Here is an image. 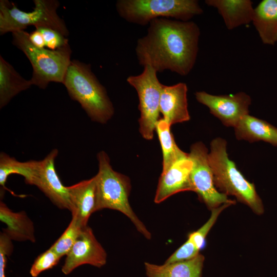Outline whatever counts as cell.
Returning <instances> with one entry per match:
<instances>
[{
    "instance_id": "6da1fadb",
    "label": "cell",
    "mask_w": 277,
    "mask_h": 277,
    "mask_svg": "<svg viewBox=\"0 0 277 277\" xmlns=\"http://www.w3.org/2000/svg\"><path fill=\"white\" fill-rule=\"evenodd\" d=\"M200 35L193 22L155 18L149 24L147 34L137 41L138 63L157 73L168 70L186 76L195 64Z\"/></svg>"
},
{
    "instance_id": "7a4b0ae2",
    "label": "cell",
    "mask_w": 277,
    "mask_h": 277,
    "mask_svg": "<svg viewBox=\"0 0 277 277\" xmlns=\"http://www.w3.org/2000/svg\"><path fill=\"white\" fill-rule=\"evenodd\" d=\"M63 84L70 97L80 104L92 121L106 124L113 115V104L90 64L71 61Z\"/></svg>"
},
{
    "instance_id": "3957f363",
    "label": "cell",
    "mask_w": 277,
    "mask_h": 277,
    "mask_svg": "<svg viewBox=\"0 0 277 277\" xmlns=\"http://www.w3.org/2000/svg\"><path fill=\"white\" fill-rule=\"evenodd\" d=\"M208 160L214 185L220 192L235 196L258 215L264 213V205L254 184L247 181L229 159L224 139L217 137L212 141Z\"/></svg>"
},
{
    "instance_id": "277c9868",
    "label": "cell",
    "mask_w": 277,
    "mask_h": 277,
    "mask_svg": "<svg viewBox=\"0 0 277 277\" xmlns=\"http://www.w3.org/2000/svg\"><path fill=\"white\" fill-rule=\"evenodd\" d=\"M97 159L98 171L94 176L96 185V211L109 209L121 212L128 217L141 234L147 239H151V232L136 215L129 203L130 179L112 169L110 159L105 151L98 152Z\"/></svg>"
},
{
    "instance_id": "5b68a950",
    "label": "cell",
    "mask_w": 277,
    "mask_h": 277,
    "mask_svg": "<svg viewBox=\"0 0 277 277\" xmlns=\"http://www.w3.org/2000/svg\"><path fill=\"white\" fill-rule=\"evenodd\" d=\"M29 34L24 30L12 33V43L21 50L30 61L33 74L32 85L45 89L50 82L63 83L71 62L72 50L69 44L55 50L40 48L30 41Z\"/></svg>"
},
{
    "instance_id": "8992f818",
    "label": "cell",
    "mask_w": 277,
    "mask_h": 277,
    "mask_svg": "<svg viewBox=\"0 0 277 277\" xmlns=\"http://www.w3.org/2000/svg\"><path fill=\"white\" fill-rule=\"evenodd\" d=\"M116 9L127 22L143 26L161 17L187 22L203 12L196 0H118Z\"/></svg>"
},
{
    "instance_id": "52a82bcc",
    "label": "cell",
    "mask_w": 277,
    "mask_h": 277,
    "mask_svg": "<svg viewBox=\"0 0 277 277\" xmlns=\"http://www.w3.org/2000/svg\"><path fill=\"white\" fill-rule=\"evenodd\" d=\"M32 11L24 12L8 1H0V34L24 30L29 26L35 28H50L60 32L63 36L69 35L64 21L60 18L56 10L60 3L56 0H34Z\"/></svg>"
},
{
    "instance_id": "ba28073f",
    "label": "cell",
    "mask_w": 277,
    "mask_h": 277,
    "mask_svg": "<svg viewBox=\"0 0 277 277\" xmlns=\"http://www.w3.org/2000/svg\"><path fill=\"white\" fill-rule=\"evenodd\" d=\"M157 72L151 66L144 67L143 72L127 77V82L134 87L137 93L139 131L146 140L152 139L156 125L160 119V102L162 84L157 77Z\"/></svg>"
},
{
    "instance_id": "9c48e42d",
    "label": "cell",
    "mask_w": 277,
    "mask_h": 277,
    "mask_svg": "<svg viewBox=\"0 0 277 277\" xmlns=\"http://www.w3.org/2000/svg\"><path fill=\"white\" fill-rule=\"evenodd\" d=\"M208 153L202 142H196L191 146L189 156L192 162L190 173L192 191L195 192L200 200L211 210L225 204H234L235 201L229 199L215 187Z\"/></svg>"
},
{
    "instance_id": "30bf717a",
    "label": "cell",
    "mask_w": 277,
    "mask_h": 277,
    "mask_svg": "<svg viewBox=\"0 0 277 277\" xmlns=\"http://www.w3.org/2000/svg\"><path fill=\"white\" fill-rule=\"evenodd\" d=\"M195 95L196 100L207 106L210 112L226 126L234 128L243 117L249 114L251 100L244 92L215 95L205 91H198Z\"/></svg>"
},
{
    "instance_id": "8fae6325",
    "label": "cell",
    "mask_w": 277,
    "mask_h": 277,
    "mask_svg": "<svg viewBox=\"0 0 277 277\" xmlns=\"http://www.w3.org/2000/svg\"><path fill=\"white\" fill-rule=\"evenodd\" d=\"M58 153V150L54 149L43 160L37 161L29 185L36 186L58 208L70 211L67 187L62 184L55 169Z\"/></svg>"
},
{
    "instance_id": "7c38bea8",
    "label": "cell",
    "mask_w": 277,
    "mask_h": 277,
    "mask_svg": "<svg viewBox=\"0 0 277 277\" xmlns=\"http://www.w3.org/2000/svg\"><path fill=\"white\" fill-rule=\"evenodd\" d=\"M107 262L105 250L96 239L92 229L83 227L73 246L66 255L62 271L68 274L84 264L100 268Z\"/></svg>"
},
{
    "instance_id": "4fadbf2b",
    "label": "cell",
    "mask_w": 277,
    "mask_h": 277,
    "mask_svg": "<svg viewBox=\"0 0 277 277\" xmlns=\"http://www.w3.org/2000/svg\"><path fill=\"white\" fill-rule=\"evenodd\" d=\"M192 162L186 155L162 171L159 180L154 202L159 204L179 192L191 191L190 173Z\"/></svg>"
},
{
    "instance_id": "5bb4252c",
    "label": "cell",
    "mask_w": 277,
    "mask_h": 277,
    "mask_svg": "<svg viewBox=\"0 0 277 277\" xmlns=\"http://www.w3.org/2000/svg\"><path fill=\"white\" fill-rule=\"evenodd\" d=\"M72 217L82 227L87 225L91 215L96 211L97 194L95 176L68 186Z\"/></svg>"
},
{
    "instance_id": "9a60e30c",
    "label": "cell",
    "mask_w": 277,
    "mask_h": 277,
    "mask_svg": "<svg viewBox=\"0 0 277 277\" xmlns=\"http://www.w3.org/2000/svg\"><path fill=\"white\" fill-rule=\"evenodd\" d=\"M187 91V86L184 83L172 86L162 85L160 110L163 119L169 125L190 120Z\"/></svg>"
},
{
    "instance_id": "2e32d148",
    "label": "cell",
    "mask_w": 277,
    "mask_h": 277,
    "mask_svg": "<svg viewBox=\"0 0 277 277\" xmlns=\"http://www.w3.org/2000/svg\"><path fill=\"white\" fill-rule=\"evenodd\" d=\"M230 204H225L211 210V213L208 221L197 230L188 235L186 242L176 250L165 262L170 263L192 259L199 254L203 247L206 237L215 224L219 215Z\"/></svg>"
},
{
    "instance_id": "e0dca14e",
    "label": "cell",
    "mask_w": 277,
    "mask_h": 277,
    "mask_svg": "<svg viewBox=\"0 0 277 277\" xmlns=\"http://www.w3.org/2000/svg\"><path fill=\"white\" fill-rule=\"evenodd\" d=\"M205 3L217 9L229 30L252 22L254 8L250 0H206Z\"/></svg>"
},
{
    "instance_id": "ac0fdd59",
    "label": "cell",
    "mask_w": 277,
    "mask_h": 277,
    "mask_svg": "<svg viewBox=\"0 0 277 277\" xmlns=\"http://www.w3.org/2000/svg\"><path fill=\"white\" fill-rule=\"evenodd\" d=\"M0 220L7 225L3 232L12 241L35 242L33 223L24 211L13 212L1 201Z\"/></svg>"
},
{
    "instance_id": "d6986e66",
    "label": "cell",
    "mask_w": 277,
    "mask_h": 277,
    "mask_svg": "<svg viewBox=\"0 0 277 277\" xmlns=\"http://www.w3.org/2000/svg\"><path fill=\"white\" fill-rule=\"evenodd\" d=\"M204 260L200 253L187 260L163 265L145 262L144 266L147 277H201Z\"/></svg>"
},
{
    "instance_id": "ffe728a7",
    "label": "cell",
    "mask_w": 277,
    "mask_h": 277,
    "mask_svg": "<svg viewBox=\"0 0 277 277\" xmlns=\"http://www.w3.org/2000/svg\"><path fill=\"white\" fill-rule=\"evenodd\" d=\"M234 130L238 140L250 143L263 141L277 146V128L263 120L247 114L239 122Z\"/></svg>"
},
{
    "instance_id": "44dd1931",
    "label": "cell",
    "mask_w": 277,
    "mask_h": 277,
    "mask_svg": "<svg viewBox=\"0 0 277 277\" xmlns=\"http://www.w3.org/2000/svg\"><path fill=\"white\" fill-rule=\"evenodd\" d=\"M264 44L277 42V0H263L254 8L252 22Z\"/></svg>"
},
{
    "instance_id": "7402d4cb",
    "label": "cell",
    "mask_w": 277,
    "mask_h": 277,
    "mask_svg": "<svg viewBox=\"0 0 277 277\" xmlns=\"http://www.w3.org/2000/svg\"><path fill=\"white\" fill-rule=\"evenodd\" d=\"M32 85L0 56V108L6 106L11 100L21 91Z\"/></svg>"
},
{
    "instance_id": "603a6c76",
    "label": "cell",
    "mask_w": 277,
    "mask_h": 277,
    "mask_svg": "<svg viewBox=\"0 0 277 277\" xmlns=\"http://www.w3.org/2000/svg\"><path fill=\"white\" fill-rule=\"evenodd\" d=\"M170 127L164 120L160 118L155 127L163 152L162 171L167 170L175 162L188 154L180 149L176 145Z\"/></svg>"
},
{
    "instance_id": "cb8c5ba5",
    "label": "cell",
    "mask_w": 277,
    "mask_h": 277,
    "mask_svg": "<svg viewBox=\"0 0 277 277\" xmlns=\"http://www.w3.org/2000/svg\"><path fill=\"white\" fill-rule=\"evenodd\" d=\"M37 164V161L19 162L14 157L2 152L0 154V185L6 189L5 184L10 175L23 176L26 184H29Z\"/></svg>"
},
{
    "instance_id": "d4e9b609",
    "label": "cell",
    "mask_w": 277,
    "mask_h": 277,
    "mask_svg": "<svg viewBox=\"0 0 277 277\" xmlns=\"http://www.w3.org/2000/svg\"><path fill=\"white\" fill-rule=\"evenodd\" d=\"M83 228L76 219L72 217L67 228L50 248L61 258L66 255L76 241Z\"/></svg>"
},
{
    "instance_id": "484cf974",
    "label": "cell",
    "mask_w": 277,
    "mask_h": 277,
    "mask_svg": "<svg viewBox=\"0 0 277 277\" xmlns=\"http://www.w3.org/2000/svg\"><path fill=\"white\" fill-rule=\"evenodd\" d=\"M62 258L51 248L39 255L32 264L30 273L33 277L37 276L42 272L52 268Z\"/></svg>"
},
{
    "instance_id": "4316f807",
    "label": "cell",
    "mask_w": 277,
    "mask_h": 277,
    "mask_svg": "<svg viewBox=\"0 0 277 277\" xmlns=\"http://www.w3.org/2000/svg\"><path fill=\"white\" fill-rule=\"evenodd\" d=\"M43 35L45 46L50 50H55L67 45L68 39L60 32L50 28H35Z\"/></svg>"
},
{
    "instance_id": "83f0119b",
    "label": "cell",
    "mask_w": 277,
    "mask_h": 277,
    "mask_svg": "<svg viewBox=\"0 0 277 277\" xmlns=\"http://www.w3.org/2000/svg\"><path fill=\"white\" fill-rule=\"evenodd\" d=\"M12 250V240L3 232H1L0 235V277H6L5 269L7 257L11 254Z\"/></svg>"
},
{
    "instance_id": "f1b7e54d",
    "label": "cell",
    "mask_w": 277,
    "mask_h": 277,
    "mask_svg": "<svg viewBox=\"0 0 277 277\" xmlns=\"http://www.w3.org/2000/svg\"><path fill=\"white\" fill-rule=\"evenodd\" d=\"M30 42L36 47L44 48L45 46V42L42 33L37 29L29 34V36Z\"/></svg>"
}]
</instances>
